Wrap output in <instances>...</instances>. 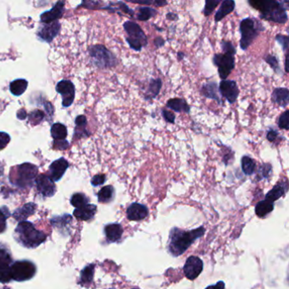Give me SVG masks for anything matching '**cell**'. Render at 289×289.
I'll use <instances>...</instances> for the list:
<instances>
[{
	"instance_id": "1",
	"label": "cell",
	"mask_w": 289,
	"mask_h": 289,
	"mask_svg": "<svg viewBox=\"0 0 289 289\" xmlns=\"http://www.w3.org/2000/svg\"><path fill=\"white\" fill-rule=\"evenodd\" d=\"M205 232L204 226H199L191 231H184L178 227H173L169 234L167 244L169 253L174 257L183 254L197 239L205 234Z\"/></svg>"
},
{
	"instance_id": "2",
	"label": "cell",
	"mask_w": 289,
	"mask_h": 289,
	"mask_svg": "<svg viewBox=\"0 0 289 289\" xmlns=\"http://www.w3.org/2000/svg\"><path fill=\"white\" fill-rule=\"evenodd\" d=\"M288 1H273V0H250L251 7L259 12V18L267 21H272L277 24H286L289 21V4L285 5Z\"/></svg>"
},
{
	"instance_id": "3",
	"label": "cell",
	"mask_w": 289,
	"mask_h": 289,
	"mask_svg": "<svg viewBox=\"0 0 289 289\" xmlns=\"http://www.w3.org/2000/svg\"><path fill=\"white\" fill-rule=\"evenodd\" d=\"M222 49L221 54H216L213 56V64L217 67L218 74L221 80H226L235 68V46L230 41L222 40L220 42Z\"/></svg>"
},
{
	"instance_id": "4",
	"label": "cell",
	"mask_w": 289,
	"mask_h": 289,
	"mask_svg": "<svg viewBox=\"0 0 289 289\" xmlns=\"http://www.w3.org/2000/svg\"><path fill=\"white\" fill-rule=\"evenodd\" d=\"M15 236L19 244L27 249L38 247L47 238L43 232L36 230L33 223L27 220L19 222L15 228Z\"/></svg>"
},
{
	"instance_id": "5",
	"label": "cell",
	"mask_w": 289,
	"mask_h": 289,
	"mask_svg": "<svg viewBox=\"0 0 289 289\" xmlns=\"http://www.w3.org/2000/svg\"><path fill=\"white\" fill-rule=\"evenodd\" d=\"M265 30L262 23L257 19L252 17L243 19L239 23V32L241 35L239 46L242 50L246 51L259 34Z\"/></svg>"
},
{
	"instance_id": "6",
	"label": "cell",
	"mask_w": 289,
	"mask_h": 289,
	"mask_svg": "<svg viewBox=\"0 0 289 289\" xmlns=\"http://www.w3.org/2000/svg\"><path fill=\"white\" fill-rule=\"evenodd\" d=\"M89 56L92 64L100 69L114 68L119 63L117 57L106 46L101 44L92 46L89 48Z\"/></svg>"
},
{
	"instance_id": "7",
	"label": "cell",
	"mask_w": 289,
	"mask_h": 289,
	"mask_svg": "<svg viewBox=\"0 0 289 289\" xmlns=\"http://www.w3.org/2000/svg\"><path fill=\"white\" fill-rule=\"evenodd\" d=\"M123 28L127 34L126 41L130 48L134 51L141 52L143 48L147 47L148 43V37L138 23L133 21H125Z\"/></svg>"
},
{
	"instance_id": "8",
	"label": "cell",
	"mask_w": 289,
	"mask_h": 289,
	"mask_svg": "<svg viewBox=\"0 0 289 289\" xmlns=\"http://www.w3.org/2000/svg\"><path fill=\"white\" fill-rule=\"evenodd\" d=\"M36 272V265L29 260H18L10 265L11 278L16 282L31 280Z\"/></svg>"
},
{
	"instance_id": "9",
	"label": "cell",
	"mask_w": 289,
	"mask_h": 289,
	"mask_svg": "<svg viewBox=\"0 0 289 289\" xmlns=\"http://www.w3.org/2000/svg\"><path fill=\"white\" fill-rule=\"evenodd\" d=\"M36 175L37 168L36 166L30 163H24L17 167L16 177L13 183L22 188L31 187L36 180Z\"/></svg>"
},
{
	"instance_id": "10",
	"label": "cell",
	"mask_w": 289,
	"mask_h": 289,
	"mask_svg": "<svg viewBox=\"0 0 289 289\" xmlns=\"http://www.w3.org/2000/svg\"><path fill=\"white\" fill-rule=\"evenodd\" d=\"M219 87L220 95L230 104L233 105L239 96V88L234 80H221Z\"/></svg>"
},
{
	"instance_id": "11",
	"label": "cell",
	"mask_w": 289,
	"mask_h": 289,
	"mask_svg": "<svg viewBox=\"0 0 289 289\" xmlns=\"http://www.w3.org/2000/svg\"><path fill=\"white\" fill-rule=\"evenodd\" d=\"M56 91L62 96V106L69 107L75 100V86L69 80H62L56 85Z\"/></svg>"
},
{
	"instance_id": "12",
	"label": "cell",
	"mask_w": 289,
	"mask_h": 289,
	"mask_svg": "<svg viewBox=\"0 0 289 289\" xmlns=\"http://www.w3.org/2000/svg\"><path fill=\"white\" fill-rule=\"evenodd\" d=\"M204 268V263L198 256H190L184 265V275L187 279L193 281L201 274Z\"/></svg>"
},
{
	"instance_id": "13",
	"label": "cell",
	"mask_w": 289,
	"mask_h": 289,
	"mask_svg": "<svg viewBox=\"0 0 289 289\" xmlns=\"http://www.w3.org/2000/svg\"><path fill=\"white\" fill-rule=\"evenodd\" d=\"M12 259L8 250L0 248V283H9L12 280L10 275V265Z\"/></svg>"
},
{
	"instance_id": "14",
	"label": "cell",
	"mask_w": 289,
	"mask_h": 289,
	"mask_svg": "<svg viewBox=\"0 0 289 289\" xmlns=\"http://www.w3.org/2000/svg\"><path fill=\"white\" fill-rule=\"evenodd\" d=\"M35 182H36V189L43 197L46 198L52 197L56 192V187L54 185V181L48 176L42 174L36 177Z\"/></svg>"
},
{
	"instance_id": "15",
	"label": "cell",
	"mask_w": 289,
	"mask_h": 289,
	"mask_svg": "<svg viewBox=\"0 0 289 289\" xmlns=\"http://www.w3.org/2000/svg\"><path fill=\"white\" fill-rule=\"evenodd\" d=\"M60 30L61 24L58 21H54L51 23H44L42 27H40L37 35L43 41L50 42L54 39Z\"/></svg>"
},
{
	"instance_id": "16",
	"label": "cell",
	"mask_w": 289,
	"mask_h": 289,
	"mask_svg": "<svg viewBox=\"0 0 289 289\" xmlns=\"http://www.w3.org/2000/svg\"><path fill=\"white\" fill-rule=\"evenodd\" d=\"M148 209L146 205L139 203H133L127 210V217L128 220L139 221L148 217Z\"/></svg>"
},
{
	"instance_id": "17",
	"label": "cell",
	"mask_w": 289,
	"mask_h": 289,
	"mask_svg": "<svg viewBox=\"0 0 289 289\" xmlns=\"http://www.w3.org/2000/svg\"><path fill=\"white\" fill-rule=\"evenodd\" d=\"M69 167V163L66 159L61 158L52 163L49 166V173L52 180L54 181H59L61 180L64 174L67 172Z\"/></svg>"
},
{
	"instance_id": "18",
	"label": "cell",
	"mask_w": 289,
	"mask_h": 289,
	"mask_svg": "<svg viewBox=\"0 0 289 289\" xmlns=\"http://www.w3.org/2000/svg\"><path fill=\"white\" fill-rule=\"evenodd\" d=\"M200 93L206 99L215 100L220 106V105H222V100L220 99L219 87H218V85H217L216 81H208V82H206L205 84L202 85Z\"/></svg>"
},
{
	"instance_id": "19",
	"label": "cell",
	"mask_w": 289,
	"mask_h": 289,
	"mask_svg": "<svg viewBox=\"0 0 289 289\" xmlns=\"http://www.w3.org/2000/svg\"><path fill=\"white\" fill-rule=\"evenodd\" d=\"M104 232L109 243H116L121 239L123 234V228L119 223H110L105 226Z\"/></svg>"
},
{
	"instance_id": "20",
	"label": "cell",
	"mask_w": 289,
	"mask_h": 289,
	"mask_svg": "<svg viewBox=\"0 0 289 289\" xmlns=\"http://www.w3.org/2000/svg\"><path fill=\"white\" fill-rule=\"evenodd\" d=\"M64 2H58L54 5L52 9L46 11L41 15V21L43 23H51L54 21H57L58 19L61 18L64 12Z\"/></svg>"
},
{
	"instance_id": "21",
	"label": "cell",
	"mask_w": 289,
	"mask_h": 289,
	"mask_svg": "<svg viewBox=\"0 0 289 289\" xmlns=\"http://www.w3.org/2000/svg\"><path fill=\"white\" fill-rule=\"evenodd\" d=\"M288 189H289V183L287 179H285L284 181H280L277 185H275L274 187H272V189L266 193L265 199L271 203H275V201L280 199L281 197H283L288 192Z\"/></svg>"
},
{
	"instance_id": "22",
	"label": "cell",
	"mask_w": 289,
	"mask_h": 289,
	"mask_svg": "<svg viewBox=\"0 0 289 289\" xmlns=\"http://www.w3.org/2000/svg\"><path fill=\"white\" fill-rule=\"evenodd\" d=\"M271 101L280 107L286 108L289 104V90L287 88H276L271 94Z\"/></svg>"
},
{
	"instance_id": "23",
	"label": "cell",
	"mask_w": 289,
	"mask_h": 289,
	"mask_svg": "<svg viewBox=\"0 0 289 289\" xmlns=\"http://www.w3.org/2000/svg\"><path fill=\"white\" fill-rule=\"evenodd\" d=\"M162 84V80L160 78L150 79V81L148 82V88L144 95L145 101H151L154 100L160 94Z\"/></svg>"
},
{
	"instance_id": "24",
	"label": "cell",
	"mask_w": 289,
	"mask_h": 289,
	"mask_svg": "<svg viewBox=\"0 0 289 289\" xmlns=\"http://www.w3.org/2000/svg\"><path fill=\"white\" fill-rule=\"evenodd\" d=\"M36 209V205L34 203H28L23 205L21 208L15 210L13 213V217L15 220H18L19 222L24 221L28 217L33 216L35 213Z\"/></svg>"
},
{
	"instance_id": "25",
	"label": "cell",
	"mask_w": 289,
	"mask_h": 289,
	"mask_svg": "<svg viewBox=\"0 0 289 289\" xmlns=\"http://www.w3.org/2000/svg\"><path fill=\"white\" fill-rule=\"evenodd\" d=\"M166 106L169 108L172 109L173 111L178 112V113H186L189 114L191 110V106L187 104V101L181 99V98H173L166 102Z\"/></svg>"
},
{
	"instance_id": "26",
	"label": "cell",
	"mask_w": 289,
	"mask_h": 289,
	"mask_svg": "<svg viewBox=\"0 0 289 289\" xmlns=\"http://www.w3.org/2000/svg\"><path fill=\"white\" fill-rule=\"evenodd\" d=\"M96 212V205L88 204V205H86V206L82 207V208L75 209L74 212H73V215L78 220L88 221V220H92L95 217Z\"/></svg>"
},
{
	"instance_id": "27",
	"label": "cell",
	"mask_w": 289,
	"mask_h": 289,
	"mask_svg": "<svg viewBox=\"0 0 289 289\" xmlns=\"http://www.w3.org/2000/svg\"><path fill=\"white\" fill-rule=\"evenodd\" d=\"M220 8L217 10L215 15V21L220 22L221 20L225 18L226 15H228L235 9L236 3L233 0H224L221 2Z\"/></svg>"
},
{
	"instance_id": "28",
	"label": "cell",
	"mask_w": 289,
	"mask_h": 289,
	"mask_svg": "<svg viewBox=\"0 0 289 289\" xmlns=\"http://www.w3.org/2000/svg\"><path fill=\"white\" fill-rule=\"evenodd\" d=\"M115 196V190L111 185L103 187L98 193V200L100 203L107 204L113 201Z\"/></svg>"
},
{
	"instance_id": "29",
	"label": "cell",
	"mask_w": 289,
	"mask_h": 289,
	"mask_svg": "<svg viewBox=\"0 0 289 289\" xmlns=\"http://www.w3.org/2000/svg\"><path fill=\"white\" fill-rule=\"evenodd\" d=\"M274 203H271L266 199L261 200L256 205L255 214L260 218L265 217L274 210Z\"/></svg>"
},
{
	"instance_id": "30",
	"label": "cell",
	"mask_w": 289,
	"mask_h": 289,
	"mask_svg": "<svg viewBox=\"0 0 289 289\" xmlns=\"http://www.w3.org/2000/svg\"><path fill=\"white\" fill-rule=\"evenodd\" d=\"M28 86V81L25 79H16L15 81H11L9 84V90L10 93L15 96H21L24 94L27 90Z\"/></svg>"
},
{
	"instance_id": "31",
	"label": "cell",
	"mask_w": 289,
	"mask_h": 289,
	"mask_svg": "<svg viewBox=\"0 0 289 289\" xmlns=\"http://www.w3.org/2000/svg\"><path fill=\"white\" fill-rule=\"evenodd\" d=\"M136 19L140 21H148L158 14L156 9L149 6L138 7Z\"/></svg>"
},
{
	"instance_id": "32",
	"label": "cell",
	"mask_w": 289,
	"mask_h": 289,
	"mask_svg": "<svg viewBox=\"0 0 289 289\" xmlns=\"http://www.w3.org/2000/svg\"><path fill=\"white\" fill-rule=\"evenodd\" d=\"M256 161L250 155H244L241 159L242 171L246 176H252L256 172Z\"/></svg>"
},
{
	"instance_id": "33",
	"label": "cell",
	"mask_w": 289,
	"mask_h": 289,
	"mask_svg": "<svg viewBox=\"0 0 289 289\" xmlns=\"http://www.w3.org/2000/svg\"><path fill=\"white\" fill-rule=\"evenodd\" d=\"M94 264L87 265L82 271H81V277H80V284L81 286L88 287L90 285L91 283L94 279Z\"/></svg>"
},
{
	"instance_id": "34",
	"label": "cell",
	"mask_w": 289,
	"mask_h": 289,
	"mask_svg": "<svg viewBox=\"0 0 289 289\" xmlns=\"http://www.w3.org/2000/svg\"><path fill=\"white\" fill-rule=\"evenodd\" d=\"M51 135L56 141H65L67 137V128L61 123H55L51 127Z\"/></svg>"
},
{
	"instance_id": "35",
	"label": "cell",
	"mask_w": 289,
	"mask_h": 289,
	"mask_svg": "<svg viewBox=\"0 0 289 289\" xmlns=\"http://www.w3.org/2000/svg\"><path fill=\"white\" fill-rule=\"evenodd\" d=\"M272 173V166L270 163H263L259 166L258 170H256V180L259 181L263 179L268 178Z\"/></svg>"
},
{
	"instance_id": "36",
	"label": "cell",
	"mask_w": 289,
	"mask_h": 289,
	"mask_svg": "<svg viewBox=\"0 0 289 289\" xmlns=\"http://www.w3.org/2000/svg\"><path fill=\"white\" fill-rule=\"evenodd\" d=\"M71 204L75 209H81L89 204V199L87 196L85 195L84 193H76L75 194H73L72 197Z\"/></svg>"
},
{
	"instance_id": "37",
	"label": "cell",
	"mask_w": 289,
	"mask_h": 289,
	"mask_svg": "<svg viewBox=\"0 0 289 289\" xmlns=\"http://www.w3.org/2000/svg\"><path fill=\"white\" fill-rule=\"evenodd\" d=\"M265 61L271 67V69L274 71L275 73H277L278 75H281L283 73L282 70H281L279 60H278V58L276 55H272L271 54H266V56L265 57Z\"/></svg>"
},
{
	"instance_id": "38",
	"label": "cell",
	"mask_w": 289,
	"mask_h": 289,
	"mask_svg": "<svg viewBox=\"0 0 289 289\" xmlns=\"http://www.w3.org/2000/svg\"><path fill=\"white\" fill-rule=\"evenodd\" d=\"M220 3H221L220 0H206L205 1V8L203 9V13H204L205 16H210L213 13L215 9Z\"/></svg>"
},
{
	"instance_id": "39",
	"label": "cell",
	"mask_w": 289,
	"mask_h": 289,
	"mask_svg": "<svg viewBox=\"0 0 289 289\" xmlns=\"http://www.w3.org/2000/svg\"><path fill=\"white\" fill-rule=\"evenodd\" d=\"M277 126L279 127V129L289 130V109H286L285 111L281 114L278 119V122H277Z\"/></svg>"
},
{
	"instance_id": "40",
	"label": "cell",
	"mask_w": 289,
	"mask_h": 289,
	"mask_svg": "<svg viewBox=\"0 0 289 289\" xmlns=\"http://www.w3.org/2000/svg\"><path fill=\"white\" fill-rule=\"evenodd\" d=\"M9 216V211L5 206L0 208V233H3L6 230V220Z\"/></svg>"
},
{
	"instance_id": "41",
	"label": "cell",
	"mask_w": 289,
	"mask_h": 289,
	"mask_svg": "<svg viewBox=\"0 0 289 289\" xmlns=\"http://www.w3.org/2000/svg\"><path fill=\"white\" fill-rule=\"evenodd\" d=\"M275 39L277 41V43L282 47L283 51L287 54V51L289 48V37L287 35H283V34H277Z\"/></svg>"
},
{
	"instance_id": "42",
	"label": "cell",
	"mask_w": 289,
	"mask_h": 289,
	"mask_svg": "<svg viewBox=\"0 0 289 289\" xmlns=\"http://www.w3.org/2000/svg\"><path fill=\"white\" fill-rule=\"evenodd\" d=\"M234 155H235V152L232 150L230 147H226V153L224 154V156H222V162L225 164V166L232 165V162L234 161V159H235Z\"/></svg>"
},
{
	"instance_id": "43",
	"label": "cell",
	"mask_w": 289,
	"mask_h": 289,
	"mask_svg": "<svg viewBox=\"0 0 289 289\" xmlns=\"http://www.w3.org/2000/svg\"><path fill=\"white\" fill-rule=\"evenodd\" d=\"M161 114H162L164 120L168 122V123L174 124L176 121V115L174 113H172V111H170L166 108H163L161 110Z\"/></svg>"
},
{
	"instance_id": "44",
	"label": "cell",
	"mask_w": 289,
	"mask_h": 289,
	"mask_svg": "<svg viewBox=\"0 0 289 289\" xmlns=\"http://www.w3.org/2000/svg\"><path fill=\"white\" fill-rule=\"evenodd\" d=\"M42 119H43V114L40 110H35L33 113H31L29 115V120L31 122L36 125L40 123V121H42Z\"/></svg>"
},
{
	"instance_id": "45",
	"label": "cell",
	"mask_w": 289,
	"mask_h": 289,
	"mask_svg": "<svg viewBox=\"0 0 289 289\" xmlns=\"http://www.w3.org/2000/svg\"><path fill=\"white\" fill-rule=\"evenodd\" d=\"M106 181V176L104 174H99V175L94 176V178L91 180V184L94 187H98L100 185H103Z\"/></svg>"
},
{
	"instance_id": "46",
	"label": "cell",
	"mask_w": 289,
	"mask_h": 289,
	"mask_svg": "<svg viewBox=\"0 0 289 289\" xmlns=\"http://www.w3.org/2000/svg\"><path fill=\"white\" fill-rule=\"evenodd\" d=\"M279 136H280V134L277 132V130L269 129L267 131V133H266L265 138H266V139L270 143H274V144H276L277 139H279Z\"/></svg>"
},
{
	"instance_id": "47",
	"label": "cell",
	"mask_w": 289,
	"mask_h": 289,
	"mask_svg": "<svg viewBox=\"0 0 289 289\" xmlns=\"http://www.w3.org/2000/svg\"><path fill=\"white\" fill-rule=\"evenodd\" d=\"M9 141H10V137L9 134L3 132H0V150L5 148L7 145L9 144Z\"/></svg>"
},
{
	"instance_id": "48",
	"label": "cell",
	"mask_w": 289,
	"mask_h": 289,
	"mask_svg": "<svg viewBox=\"0 0 289 289\" xmlns=\"http://www.w3.org/2000/svg\"><path fill=\"white\" fill-rule=\"evenodd\" d=\"M166 40L163 38L162 36H156L154 39V44L157 48H161L165 45Z\"/></svg>"
},
{
	"instance_id": "49",
	"label": "cell",
	"mask_w": 289,
	"mask_h": 289,
	"mask_svg": "<svg viewBox=\"0 0 289 289\" xmlns=\"http://www.w3.org/2000/svg\"><path fill=\"white\" fill-rule=\"evenodd\" d=\"M205 289H225V283L223 281H219L218 283L214 285L208 286Z\"/></svg>"
},
{
	"instance_id": "50",
	"label": "cell",
	"mask_w": 289,
	"mask_h": 289,
	"mask_svg": "<svg viewBox=\"0 0 289 289\" xmlns=\"http://www.w3.org/2000/svg\"><path fill=\"white\" fill-rule=\"evenodd\" d=\"M154 0H139V1H133V0H129V2L133 3H137V4H144V5H151L154 4Z\"/></svg>"
},
{
	"instance_id": "51",
	"label": "cell",
	"mask_w": 289,
	"mask_h": 289,
	"mask_svg": "<svg viewBox=\"0 0 289 289\" xmlns=\"http://www.w3.org/2000/svg\"><path fill=\"white\" fill-rule=\"evenodd\" d=\"M166 17L167 20L172 21H178V18H179V17H178V14H176V13L173 12L167 13V14H166Z\"/></svg>"
},
{
	"instance_id": "52",
	"label": "cell",
	"mask_w": 289,
	"mask_h": 289,
	"mask_svg": "<svg viewBox=\"0 0 289 289\" xmlns=\"http://www.w3.org/2000/svg\"><path fill=\"white\" fill-rule=\"evenodd\" d=\"M154 4L156 7H163L167 5L168 2L165 1V0H154Z\"/></svg>"
},
{
	"instance_id": "53",
	"label": "cell",
	"mask_w": 289,
	"mask_h": 289,
	"mask_svg": "<svg viewBox=\"0 0 289 289\" xmlns=\"http://www.w3.org/2000/svg\"><path fill=\"white\" fill-rule=\"evenodd\" d=\"M186 57V54L183 52L179 51L178 53V61H183L184 58Z\"/></svg>"
},
{
	"instance_id": "54",
	"label": "cell",
	"mask_w": 289,
	"mask_h": 289,
	"mask_svg": "<svg viewBox=\"0 0 289 289\" xmlns=\"http://www.w3.org/2000/svg\"><path fill=\"white\" fill-rule=\"evenodd\" d=\"M288 57H289V54L287 53L285 54V62H284V69H285V72L286 73H289V69H288Z\"/></svg>"
},
{
	"instance_id": "55",
	"label": "cell",
	"mask_w": 289,
	"mask_h": 289,
	"mask_svg": "<svg viewBox=\"0 0 289 289\" xmlns=\"http://www.w3.org/2000/svg\"></svg>"
},
{
	"instance_id": "56",
	"label": "cell",
	"mask_w": 289,
	"mask_h": 289,
	"mask_svg": "<svg viewBox=\"0 0 289 289\" xmlns=\"http://www.w3.org/2000/svg\"></svg>"
}]
</instances>
